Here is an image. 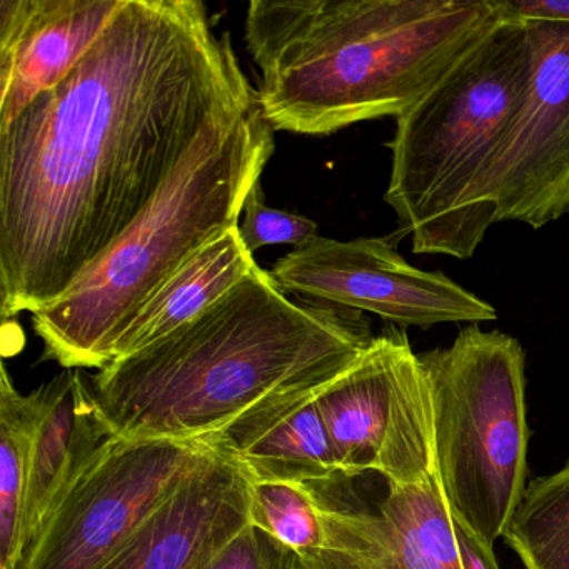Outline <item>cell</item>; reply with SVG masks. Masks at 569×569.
<instances>
[{
	"label": "cell",
	"mask_w": 569,
	"mask_h": 569,
	"mask_svg": "<svg viewBox=\"0 0 569 569\" xmlns=\"http://www.w3.org/2000/svg\"><path fill=\"white\" fill-rule=\"evenodd\" d=\"M249 522L299 559L325 548L321 506L315 488L301 482L252 481Z\"/></svg>",
	"instance_id": "obj_19"
},
{
	"label": "cell",
	"mask_w": 569,
	"mask_h": 569,
	"mask_svg": "<svg viewBox=\"0 0 569 569\" xmlns=\"http://www.w3.org/2000/svg\"><path fill=\"white\" fill-rule=\"evenodd\" d=\"M452 525H455L462 569H499L492 548L479 541L478 536L459 519L452 518Z\"/></svg>",
	"instance_id": "obj_23"
},
{
	"label": "cell",
	"mask_w": 569,
	"mask_h": 569,
	"mask_svg": "<svg viewBox=\"0 0 569 569\" xmlns=\"http://www.w3.org/2000/svg\"><path fill=\"white\" fill-rule=\"evenodd\" d=\"M532 72L492 181L498 222L569 214V24L525 22Z\"/></svg>",
	"instance_id": "obj_10"
},
{
	"label": "cell",
	"mask_w": 569,
	"mask_h": 569,
	"mask_svg": "<svg viewBox=\"0 0 569 569\" xmlns=\"http://www.w3.org/2000/svg\"><path fill=\"white\" fill-rule=\"evenodd\" d=\"M256 266L238 226L216 236L142 306L116 339L111 362L142 351L198 318Z\"/></svg>",
	"instance_id": "obj_16"
},
{
	"label": "cell",
	"mask_w": 569,
	"mask_h": 569,
	"mask_svg": "<svg viewBox=\"0 0 569 569\" xmlns=\"http://www.w3.org/2000/svg\"><path fill=\"white\" fill-rule=\"evenodd\" d=\"M219 451L216 436L189 441L111 436L52 506L21 569H101Z\"/></svg>",
	"instance_id": "obj_7"
},
{
	"label": "cell",
	"mask_w": 569,
	"mask_h": 569,
	"mask_svg": "<svg viewBox=\"0 0 569 569\" xmlns=\"http://www.w3.org/2000/svg\"><path fill=\"white\" fill-rule=\"evenodd\" d=\"M238 228L242 242L252 256L266 246L291 244L296 249L319 238L318 224L311 219L269 208L261 182L246 198Z\"/></svg>",
	"instance_id": "obj_20"
},
{
	"label": "cell",
	"mask_w": 569,
	"mask_h": 569,
	"mask_svg": "<svg viewBox=\"0 0 569 569\" xmlns=\"http://www.w3.org/2000/svg\"><path fill=\"white\" fill-rule=\"evenodd\" d=\"M531 72L525 26L501 22L396 119L385 201L412 251L469 259L498 224L492 181Z\"/></svg>",
	"instance_id": "obj_5"
},
{
	"label": "cell",
	"mask_w": 569,
	"mask_h": 569,
	"mask_svg": "<svg viewBox=\"0 0 569 569\" xmlns=\"http://www.w3.org/2000/svg\"><path fill=\"white\" fill-rule=\"evenodd\" d=\"M316 402L348 481L375 471L405 488L435 475L428 378L405 329L386 326Z\"/></svg>",
	"instance_id": "obj_8"
},
{
	"label": "cell",
	"mask_w": 569,
	"mask_h": 569,
	"mask_svg": "<svg viewBox=\"0 0 569 569\" xmlns=\"http://www.w3.org/2000/svg\"><path fill=\"white\" fill-rule=\"evenodd\" d=\"M499 24L492 0H252L244 32L272 131L328 136L398 119Z\"/></svg>",
	"instance_id": "obj_3"
},
{
	"label": "cell",
	"mask_w": 569,
	"mask_h": 569,
	"mask_svg": "<svg viewBox=\"0 0 569 569\" xmlns=\"http://www.w3.org/2000/svg\"><path fill=\"white\" fill-rule=\"evenodd\" d=\"M501 22H562L569 24V0H492Z\"/></svg>",
	"instance_id": "obj_22"
},
{
	"label": "cell",
	"mask_w": 569,
	"mask_h": 569,
	"mask_svg": "<svg viewBox=\"0 0 569 569\" xmlns=\"http://www.w3.org/2000/svg\"><path fill=\"white\" fill-rule=\"evenodd\" d=\"M318 391L266 402L214 436L252 481L341 485L348 479L319 412Z\"/></svg>",
	"instance_id": "obj_14"
},
{
	"label": "cell",
	"mask_w": 569,
	"mask_h": 569,
	"mask_svg": "<svg viewBox=\"0 0 569 569\" xmlns=\"http://www.w3.org/2000/svg\"><path fill=\"white\" fill-rule=\"evenodd\" d=\"M418 356L439 485L452 518L492 548L528 485L525 349L506 332L469 325L448 348Z\"/></svg>",
	"instance_id": "obj_6"
},
{
	"label": "cell",
	"mask_w": 569,
	"mask_h": 569,
	"mask_svg": "<svg viewBox=\"0 0 569 569\" xmlns=\"http://www.w3.org/2000/svg\"><path fill=\"white\" fill-rule=\"evenodd\" d=\"M501 538L525 569H569V459L526 485Z\"/></svg>",
	"instance_id": "obj_18"
},
{
	"label": "cell",
	"mask_w": 569,
	"mask_h": 569,
	"mask_svg": "<svg viewBox=\"0 0 569 569\" xmlns=\"http://www.w3.org/2000/svg\"><path fill=\"white\" fill-rule=\"evenodd\" d=\"M258 98L198 0H124L56 88L0 128V312L61 299L199 136Z\"/></svg>",
	"instance_id": "obj_1"
},
{
	"label": "cell",
	"mask_w": 569,
	"mask_h": 569,
	"mask_svg": "<svg viewBox=\"0 0 569 569\" xmlns=\"http://www.w3.org/2000/svg\"><path fill=\"white\" fill-rule=\"evenodd\" d=\"M269 274L286 295L372 312L402 329L498 318L485 299L442 272L409 264L386 239L319 236L279 259Z\"/></svg>",
	"instance_id": "obj_9"
},
{
	"label": "cell",
	"mask_w": 569,
	"mask_h": 569,
	"mask_svg": "<svg viewBox=\"0 0 569 569\" xmlns=\"http://www.w3.org/2000/svg\"><path fill=\"white\" fill-rule=\"evenodd\" d=\"M365 312L289 299L256 266L198 318L92 378L126 439L211 438L266 402L318 391L371 345Z\"/></svg>",
	"instance_id": "obj_2"
},
{
	"label": "cell",
	"mask_w": 569,
	"mask_h": 569,
	"mask_svg": "<svg viewBox=\"0 0 569 569\" xmlns=\"http://www.w3.org/2000/svg\"><path fill=\"white\" fill-rule=\"evenodd\" d=\"M39 391L22 395L2 366L0 378V569H21L29 548V482Z\"/></svg>",
	"instance_id": "obj_17"
},
{
	"label": "cell",
	"mask_w": 569,
	"mask_h": 569,
	"mask_svg": "<svg viewBox=\"0 0 569 569\" xmlns=\"http://www.w3.org/2000/svg\"><path fill=\"white\" fill-rule=\"evenodd\" d=\"M299 569H302L301 566H299Z\"/></svg>",
	"instance_id": "obj_24"
},
{
	"label": "cell",
	"mask_w": 569,
	"mask_h": 569,
	"mask_svg": "<svg viewBox=\"0 0 569 569\" xmlns=\"http://www.w3.org/2000/svg\"><path fill=\"white\" fill-rule=\"evenodd\" d=\"M124 0H0V128L56 88Z\"/></svg>",
	"instance_id": "obj_13"
},
{
	"label": "cell",
	"mask_w": 569,
	"mask_h": 569,
	"mask_svg": "<svg viewBox=\"0 0 569 569\" xmlns=\"http://www.w3.org/2000/svg\"><path fill=\"white\" fill-rule=\"evenodd\" d=\"M258 98L212 122L151 204L58 301L32 315L46 361L101 371L142 306L199 249L239 226L274 152Z\"/></svg>",
	"instance_id": "obj_4"
},
{
	"label": "cell",
	"mask_w": 569,
	"mask_h": 569,
	"mask_svg": "<svg viewBox=\"0 0 569 569\" xmlns=\"http://www.w3.org/2000/svg\"><path fill=\"white\" fill-rule=\"evenodd\" d=\"M301 561L291 549L249 522L204 569H299Z\"/></svg>",
	"instance_id": "obj_21"
},
{
	"label": "cell",
	"mask_w": 569,
	"mask_h": 569,
	"mask_svg": "<svg viewBox=\"0 0 569 569\" xmlns=\"http://www.w3.org/2000/svg\"><path fill=\"white\" fill-rule=\"evenodd\" d=\"M41 399L31 456L29 545L52 506L111 438L102 421L92 378L66 369L38 388Z\"/></svg>",
	"instance_id": "obj_15"
},
{
	"label": "cell",
	"mask_w": 569,
	"mask_h": 569,
	"mask_svg": "<svg viewBox=\"0 0 569 569\" xmlns=\"http://www.w3.org/2000/svg\"><path fill=\"white\" fill-rule=\"evenodd\" d=\"M326 542L302 569H462L451 509L431 475L418 486H389L376 511L339 505L312 486Z\"/></svg>",
	"instance_id": "obj_11"
},
{
	"label": "cell",
	"mask_w": 569,
	"mask_h": 569,
	"mask_svg": "<svg viewBox=\"0 0 569 569\" xmlns=\"http://www.w3.org/2000/svg\"><path fill=\"white\" fill-rule=\"evenodd\" d=\"M251 486L244 466L221 445L101 569H204L249 525Z\"/></svg>",
	"instance_id": "obj_12"
}]
</instances>
